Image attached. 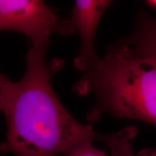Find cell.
<instances>
[{
	"mask_svg": "<svg viewBox=\"0 0 156 156\" xmlns=\"http://www.w3.org/2000/svg\"><path fill=\"white\" fill-rule=\"evenodd\" d=\"M48 47H29L26 70L2 114L7 122L6 140L0 143L3 154L15 156H56L80 142L99 141L111 156H134L131 140L135 127L102 134L80 123L68 112L52 87L51 80L63 62H46Z\"/></svg>",
	"mask_w": 156,
	"mask_h": 156,
	"instance_id": "6da1fadb",
	"label": "cell"
},
{
	"mask_svg": "<svg viewBox=\"0 0 156 156\" xmlns=\"http://www.w3.org/2000/svg\"><path fill=\"white\" fill-rule=\"evenodd\" d=\"M73 91L94 95L95 105L87 115L89 122L108 114L156 126V55L139 56L117 41L83 73Z\"/></svg>",
	"mask_w": 156,
	"mask_h": 156,
	"instance_id": "7a4b0ae2",
	"label": "cell"
},
{
	"mask_svg": "<svg viewBox=\"0 0 156 156\" xmlns=\"http://www.w3.org/2000/svg\"><path fill=\"white\" fill-rule=\"evenodd\" d=\"M1 30L25 35L32 48L48 47L54 34L75 32L71 20L59 17L41 0H0Z\"/></svg>",
	"mask_w": 156,
	"mask_h": 156,
	"instance_id": "3957f363",
	"label": "cell"
},
{
	"mask_svg": "<svg viewBox=\"0 0 156 156\" xmlns=\"http://www.w3.org/2000/svg\"><path fill=\"white\" fill-rule=\"evenodd\" d=\"M112 4L108 0H77L72 9L70 20L80 39V47L74 65L83 73L98 61L94 46L95 35L101 17Z\"/></svg>",
	"mask_w": 156,
	"mask_h": 156,
	"instance_id": "277c9868",
	"label": "cell"
},
{
	"mask_svg": "<svg viewBox=\"0 0 156 156\" xmlns=\"http://www.w3.org/2000/svg\"><path fill=\"white\" fill-rule=\"evenodd\" d=\"M123 42L139 56L156 55V18L146 12L140 13L134 31L123 38Z\"/></svg>",
	"mask_w": 156,
	"mask_h": 156,
	"instance_id": "5b68a950",
	"label": "cell"
},
{
	"mask_svg": "<svg viewBox=\"0 0 156 156\" xmlns=\"http://www.w3.org/2000/svg\"><path fill=\"white\" fill-rule=\"evenodd\" d=\"M64 156H107L105 152L93 145L91 141L80 142L64 153Z\"/></svg>",
	"mask_w": 156,
	"mask_h": 156,
	"instance_id": "8992f818",
	"label": "cell"
},
{
	"mask_svg": "<svg viewBox=\"0 0 156 156\" xmlns=\"http://www.w3.org/2000/svg\"><path fill=\"white\" fill-rule=\"evenodd\" d=\"M15 82L0 73V114H2L13 90Z\"/></svg>",
	"mask_w": 156,
	"mask_h": 156,
	"instance_id": "52a82bcc",
	"label": "cell"
},
{
	"mask_svg": "<svg viewBox=\"0 0 156 156\" xmlns=\"http://www.w3.org/2000/svg\"><path fill=\"white\" fill-rule=\"evenodd\" d=\"M135 156H156V149L147 148L139 152Z\"/></svg>",
	"mask_w": 156,
	"mask_h": 156,
	"instance_id": "ba28073f",
	"label": "cell"
},
{
	"mask_svg": "<svg viewBox=\"0 0 156 156\" xmlns=\"http://www.w3.org/2000/svg\"><path fill=\"white\" fill-rule=\"evenodd\" d=\"M150 8L156 11V0H148V1L145 2Z\"/></svg>",
	"mask_w": 156,
	"mask_h": 156,
	"instance_id": "9c48e42d",
	"label": "cell"
},
{
	"mask_svg": "<svg viewBox=\"0 0 156 156\" xmlns=\"http://www.w3.org/2000/svg\"><path fill=\"white\" fill-rule=\"evenodd\" d=\"M3 155L2 152V151H1V149H0V156H1V155Z\"/></svg>",
	"mask_w": 156,
	"mask_h": 156,
	"instance_id": "30bf717a",
	"label": "cell"
}]
</instances>
